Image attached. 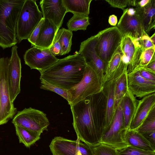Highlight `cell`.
<instances>
[{"label":"cell","instance_id":"27","mask_svg":"<svg viewBox=\"0 0 155 155\" xmlns=\"http://www.w3.org/2000/svg\"><path fill=\"white\" fill-rule=\"evenodd\" d=\"M72 36V31L69 29L62 28L58 31L55 36L61 45L62 55L68 54L71 51Z\"/></svg>","mask_w":155,"mask_h":155},{"label":"cell","instance_id":"29","mask_svg":"<svg viewBox=\"0 0 155 155\" xmlns=\"http://www.w3.org/2000/svg\"><path fill=\"white\" fill-rule=\"evenodd\" d=\"M136 130L142 134L155 131V108Z\"/></svg>","mask_w":155,"mask_h":155},{"label":"cell","instance_id":"45","mask_svg":"<svg viewBox=\"0 0 155 155\" xmlns=\"http://www.w3.org/2000/svg\"><path fill=\"white\" fill-rule=\"evenodd\" d=\"M76 155H81V154L80 151H78Z\"/></svg>","mask_w":155,"mask_h":155},{"label":"cell","instance_id":"44","mask_svg":"<svg viewBox=\"0 0 155 155\" xmlns=\"http://www.w3.org/2000/svg\"><path fill=\"white\" fill-rule=\"evenodd\" d=\"M150 38L152 42L155 45V34L154 33L150 37Z\"/></svg>","mask_w":155,"mask_h":155},{"label":"cell","instance_id":"7","mask_svg":"<svg viewBox=\"0 0 155 155\" xmlns=\"http://www.w3.org/2000/svg\"><path fill=\"white\" fill-rule=\"evenodd\" d=\"M10 58H0V125L7 123L17 113L11 101L8 82Z\"/></svg>","mask_w":155,"mask_h":155},{"label":"cell","instance_id":"6","mask_svg":"<svg viewBox=\"0 0 155 155\" xmlns=\"http://www.w3.org/2000/svg\"><path fill=\"white\" fill-rule=\"evenodd\" d=\"M96 35V51L104 62L106 68L120 45L123 35L117 26L106 28L99 32Z\"/></svg>","mask_w":155,"mask_h":155},{"label":"cell","instance_id":"8","mask_svg":"<svg viewBox=\"0 0 155 155\" xmlns=\"http://www.w3.org/2000/svg\"><path fill=\"white\" fill-rule=\"evenodd\" d=\"M123 100L117 107L113 120L108 129L103 134L101 143L107 145L117 150L128 146L125 136L127 130L125 128L123 114Z\"/></svg>","mask_w":155,"mask_h":155},{"label":"cell","instance_id":"22","mask_svg":"<svg viewBox=\"0 0 155 155\" xmlns=\"http://www.w3.org/2000/svg\"><path fill=\"white\" fill-rule=\"evenodd\" d=\"M138 100L128 89L123 99L122 110L124 127L128 130L135 111Z\"/></svg>","mask_w":155,"mask_h":155},{"label":"cell","instance_id":"31","mask_svg":"<svg viewBox=\"0 0 155 155\" xmlns=\"http://www.w3.org/2000/svg\"><path fill=\"white\" fill-rule=\"evenodd\" d=\"M93 150L94 155H118L117 150L102 143L93 147Z\"/></svg>","mask_w":155,"mask_h":155},{"label":"cell","instance_id":"18","mask_svg":"<svg viewBox=\"0 0 155 155\" xmlns=\"http://www.w3.org/2000/svg\"><path fill=\"white\" fill-rule=\"evenodd\" d=\"M122 55L120 45L106 66L102 79L103 84L108 81L115 79L127 69V66L122 61Z\"/></svg>","mask_w":155,"mask_h":155},{"label":"cell","instance_id":"28","mask_svg":"<svg viewBox=\"0 0 155 155\" xmlns=\"http://www.w3.org/2000/svg\"><path fill=\"white\" fill-rule=\"evenodd\" d=\"M90 24L88 16L75 14L69 20L67 25L68 29L72 31L85 30Z\"/></svg>","mask_w":155,"mask_h":155},{"label":"cell","instance_id":"11","mask_svg":"<svg viewBox=\"0 0 155 155\" xmlns=\"http://www.w3.org/2000/svg\"><path fill=\"white\" fill-rule=\"evenodd\" d=\"M122 52L121 59L127 67L128 73L138 67L143 51L140 41L127 35H123L120 44Z\"/></svg>","mask_w":155,"mask_h":155},{"label":"cell","instance_id":"13","mask_svg":"<svg viewBox=\"0 0 155 155\" xmlns=\"http://www.w3.org/2000/svg\"><path fill=\"white\" fill-rule=\"evenodd\" d=\"M96 35L91 36L81 43L78 52L84 58L86 64L92 68L102 81L105 66L95 50Z\"/></svg>","mask_w":155,"mask_h":155},{"label":"cell","instance_id":"39","mask_svg":"<svg viewBox=\"0 0 155 155\" xmlns=\"http://www.w3.org/2000/svg\"><path fill=\"white\" fill-rule=\"evenodd\" d=\"M80 152L81 155H94L93 147L84 142H80Z\"/></svg>","mask_w":155,"mask_h":155},{"label":"cell","instance_id":"5","mask_svg":"<svg viewBox=\"0 0 155 155\" xmlns=\"http://www.w3.org/2000/svg\"><path fill=\"white\" fill-rule=\"evenodd\" d=\"M43 18L36 0H25L17 22L16 31L18 42L28 39Z\"/></svg>","mask_w":155,"mask_h":155},{"label":"cell","instance_id":"32","mask_svg":"<svg viewBox=\"0 0 155 155\" xmlns=\"http://www.w3.org/2000/svg\"><path fill=\"white\" fill-rule=\"evenodd\" d=\"M118 150V155H155V152L144 150L131 146Z\"/></svg>","mask_w":155,"mask_h":155},{"label":"cell","instance_id":"43","mask_svg":"<svg viewBox=\"0 0 155 155\" xmlns=\"http://www.w3.org/2000/svg\"><path fill=\"white\" fill-rule=\"evenodd\" d=\"M150 0H139L136 6H138L141 8L143 7L148 4Z\"/></svg>","mask_w":155,"mask_h":155},{"label":"cell","instance_id":"16","mask_svg":"<svg viewBox=\"0 0 155 155\" xmlns=\"http://www.w3.org/2000/svg\"><path fill=\"white\" fill-rule=\"evenodd\" d=\"M128 87L136 97L141 98L155 93V82L143 78L137 69L128 73Z\"/></svg>","mask_w":155,"mask_h":155},{"label":"cell","instance_id":"2","mask_svg":"<svg viewBox=\"0 0 155 155\" xmlns=\"http://www.w3.org/2000/svg\"><path fill=\"white\" fill-rule=\"evenodd\" d=\"M86 64L78 52L58 59L51 66L41 72L40 78L68 90L82 79Z\"/></svg>","mask_w":155,"mask_h":155},{"label":"cell","instance_id":"38","mask_svg":"<svg viewBox=\"0 0 155 155\" xmlns=\"http://www.w3.org/2000/svg\"><path fill=\"white\" fill-rule=\"evenodd\" d=\"M140 43L143 49L144 50L149 48L155 47V45L152 42L147 34L144 35L141 38Z\"/></svg>","mask_w":155,"mask_h":155},{"label":"cell","instance_id":"40","mask_svg":"<svg viewBox=\"0 0 155 155\" xmlns=\"http://www.w3.org/2000/svg\"><path fill=\"white\" fill-rule=\"evenodd\" d=\"M142 135L155 147V131Z\"/></svg>","mask_w":155,"mask_h":155},{"label":"cell","instance_id":"14","mask_svg":"<svg viewBox=\"0 0 155 155\" xmlns=\"http://www.w3.org/2000/svg\"><path fill=\"white\" fill-rule=\"evenodd\" d=\"M18 47H12L8 67V82L11 101L13 102L20 93L21 77V64L17 52Z\"/></svg>","mask_w":155,"mask_h":155},{"label":"cell","instance_id":"41","mask_svg":"<svg viewBox=\"0 0 155 155\" xmlns=\"http://www.w3.org/2000/svg\"><path fill=\"white\" fill-rule=\"evenodd\" d=\"M144 68L147 70L155 73V56L153 55L148 64Z\"/></svg>","mask_w":155,"mask_h":155},{"label":"cell","instance_id":"34","mask_svg":"<svg viewBox=\"0 0 155 155\" xmlns=\"http://www.w3.org/2000/svg\"><path fill=\"white\" fill-rule=\"evenodd\" d=\"M155 47L143 50L141 56L139 67H145L155 55Z\"/></svg>","mask_w":155,"mask_h":155},{"label":"cell","instance_id":"15","mask_svg":"<svg viewBox=\"0 0 155 155\" xmlns=\"http://www.w3.org/2000/svg\"><path fill=\"white\" fill-rule=\"evenodd\" d=\"M40 4L43 18L51 21L59 29L67 12L62 0H41Z\"/></svg>","mask_w":155,"mask_h":155},{"label":"cell","instance_id":"4","mask_svg":"<svg viewBox=\"0 0 155 155\" xmlns=\"http://www.w3.org/2000/svg\"><path fill=\"white\" fill-rule=\"evenodd\" d=\"M102 81L94 70L86 64L83 77L78 84L68 90V104L74 105L87 97L101 92Z\"/></svg>","mask_w":155,"mask_h":155},{"label":"cell","instance_id":"23","mask_svg":"<svg viewBox=\"0 0 155 155\" xmlns=\"http://www.w3.org/2000/svg\"><path fill=\"white\" fill-rule=\"evenodd\" d=\"M125 139L128 146L146 151L155 152V147L142 134L136 130H128L126 134Z\"/></svg>","mask_w":155,"mask_h":155},{"label":"cell","instance_id":"33","mask_svg":"<svg viewBox=\"0 0 155 155\" xmlns=\"http://www.w3.org/2000/svg\"><path fill=\"white\" fill-rule=\"evenodd\" d=\"M111 6L121 9L123 10L128 6H135L138 4L137 0H105Z\"/></svg>","mask_w":155,"mask_h":155},{"label":"cell","instance_id":"37","mask_svg":"<svg viewBox=\"0 0 155 155\" xmlns=\"http://www.w3.org/2000/svg\"><path fill=\"white\" fill-rule=\"evenodd\" d=\"M49 49L51 53L55 56L62 55V51L61 45L56 36L52 45Z\"/></svg>","mask_w":155,"mask_h":155},{"label":"cell","instance_id":"36","mask_svg":"<svg viewBox=\"0 0 155 155\" xmlns=\"http://www.w3.org/2000/svg\"><path fill=\"white\" fill-rule=\"evenodd\" d=\"M137 69L140 75L143 78L149 81L155 82V73L150 72L144 68L139 67Z\"/></svg>","mask_w":155,"mask_h":155},{"label":"cell","instance_id":"35","mask_svg":"<svg viewBox=\"0 0 155 155\" xmlns=\"http://www.w3.org/2000/svg\"><path fill=\"white\" fill-rule=\"evenodd\" d=\"M44 18L41 21L33 31L30 37L28 39L31 43L32 46H34L39 35Z\"/></svg>","mask_w":155,"mask_h":155},{"label":"cell","instance_id":"3","mask_svg":"<svg viewBox=\"0 0 155 155\" xmlns=\"http://www.w3.org/2000/svg\"><path fill=\"white\" fill-rule=\"evenodd\" d=\"M25 0H0V47L15 45L18 18Z\"/></svg>","mask_w":155,"mask_h":155},{"label":"cell","instance_id":"9","mask_svg":"<svg viewBox=\"0 0 155 155\" xmlns=\"http://www.w3.org/2000/svg\"><path fill=\"white\" fill-rule=\"evenodd\" d=\"M12 123L14 125L41 134L44 130H47L50 124L46 114L31 107L18 111Z\"/></svg>","mask_w":155,"mask_h":155},{"label":"cell","instance_id":"30","mask_svg":"<svg viewBox=\"0 0 155 155\" xmlns=\"http://www.w3.org/2000/svg\"><path fill=\"white\" fill-rule=\"evenodd\" d=\"M40 79L41 81L40 87L41 89L54 92L68 101V90L51 84L43 79L40 78Z\"/></svg>","mask_w":155,"mask_h":155},{"label":"cell","instance_id":"1","mask_svg":"<svg viewBox=\"0 0 155 155\" xmlns=\"http://www.w3.org/2000/svg\"><path fill=\"white\" fill-rule=\"evenodd\" d=\"M70 106L77 138L93 147L101 143L105 128L106 96L103 90Z\"/></svg>","mask_w":155,"mask_h":155},{"label":"cell","instance_id":"25","mask_svg":"<svg viewBox=\"0 0 155 155\" xmlns=\"http://www.w3.org/2000/svg\"><path fill=\"white\" fill-rule=\"evenodd\" d=\"M128 89L127 69L114 79V96L115 107L123 100Z\"/></svg>","mask_w":155,"mask_h":155},{"label":"cell","instance_id":"21","mask_svg":"<svg viewBox=\"0 0 155 155\" xmlns=\"http://www.w3.org/2000/svg\"><path fill=\"white\" fill-rule=\"evenodd\" d=\"M135 8L141 18L143 29L148 34L155 27V0H150L143 7L137 6Z\"/></svg>","mask_w":155,"mask_h":155},{"label":"cell","instance_id":"19","mask_svg":"<svg viewBox=\"0 0 155 155\" xmlns=\"http://www.w3.org/2000/svg\"><path fill=\"white\" fill-rule=\"evenodd\" d=\"M59 29L51 21L44 18L39 35L34 46L42 48L49 49L52 45Z\"/></svg>","mask_w":155,"mask_h":155},{"label":"cell","instance_id":"17","mask_svg":"<svg viewBox=\"0 0 155 155\" xmlns=\"http://www.w3.org/2000/svg\"><path fill=\"white\" fill-rule=\"evenodd\" d=\"M155 108V93L147 95L138 101L129 130H136Z\"/></svg>","mask_w":155,"mask_h":155},{"label":"cell","instance_id":"20","mask_svg":"<svg viewBox=\"0 0 155 155\" xmlns=\"http://www.w3.org/2000/svg\"><path fill=\"white\" fill-rule=\"evenodd\" d=\"M114 87V79L106 82L103 85V90L106 96L105 128L104 133L109 127L115 113Z\"/></svg>","mask_w":155,"mask_h":155},{"label":"cell","instance_id":"26","mask_svg":"<svg viewBox=\"0 0 155 155\" xmlns=\"http://www.w3.org/2000/svg\"><path fill=\"white\" fill-rule=\"evenodd\" d=\"M14 125L20 143H23L26 147L29 148L40 138L41 134Z\"/></svg>","mask_w":155,"mask_h":155},{"label":"cell","instance_id":"24","mask_svg":"<svg viewBox=\"0 0 155 155\" xmlns=\"http://www.w3.org/2000/svg\"><path fill=\"white\" fill-rule=\"evenodd\" d=\"M92 0H62L67 12L88 16Z\"/></svg>","mask_w":155,"mask_h":155},{"label":"cell","instance_id":"10","mask_svg":"<svg viewBox=\"0 0 155 155\" xmlns=\"http://www.w3.org/2000/svg\"><path fill=\"white\" fill-rule=\"evenodd\" d=\"M117 27L122 35L129 36L140 41L147 34L143 26L141 18L135 8H127L123 10Z\"/></svg>","mask_w":155,"mask_h":155},{"label":"cell","instance_id":"42","mask_svg":"<svg viewBox=\"0 0 155 155\" xmlns=\"http://www.w3.org/2000/svg\"><path fill=\"white\" fill-rule=\"evenodd\" d=\"M108 22L111 25L115 26L117 22V17L114 15L110 16L108 19Z\"/></svg>","mask_w":155,"mask_h":155},{"label":"cell","instance_id":"12","mask_svg":"<svg viewBox=\"0 0 155 155\" xmlns=\"http://www.w3.org/2000/svg\"><path fill=\"white\" fill-rule=\"evenodd\" d=\"M25 64L31 69H35L40 73L51 66L58 59L54 56L49 49L35 46L27 50L24 55Z\"/></svg>","mask_w":155,"mask_h":155}]
</instances>
